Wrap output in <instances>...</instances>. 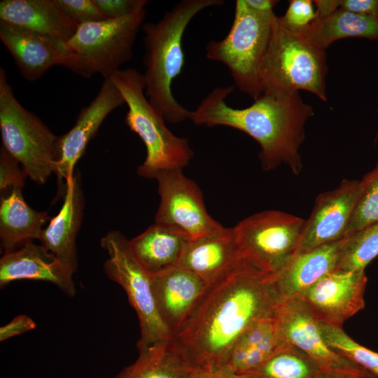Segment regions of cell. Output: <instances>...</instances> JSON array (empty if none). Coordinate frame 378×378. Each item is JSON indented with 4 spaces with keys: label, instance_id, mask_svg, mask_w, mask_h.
Here are the masks:
<instances>
[{
    "label": "cell",
    "instance_id": "obj_42",
    "mask_svg": "<svg viewBox=\"0 0 378 378\" xmlns=\"http://www.w3.org/2000/svg\"><path fill=\"white\" fill-rule=\"evenodd\" d=\"M371 378H378V377H377L376 376H374V375L372 374Z\"/></svg>",
    "mask_w": 378,
    "mask_h": 378
},
{
    "label": "cell",
    "instance_id": "obj_8",
    "mask_svg": "<svg viewBox=\"0 0 378 378\" xmlns=\"http://www.w3.org/2000/svg\"><path fill=\"white\" fill-rule=\"evenodd\" d=\"M146 14L144 7L124 18L78 25L66 43L70 55L63 66L86 78L95 74L110 78L132 59Z\"/></svg>",
    "mask_w": 378,
    "mask_h": 378
},
{
    "label": "cell",
    "instance_id": "obj_30",
    "mask_svg": "<svg viewBox=\"0 0 378 378\" xmlns=\"http://www.w3.org/2000/svg\"><path fill=\"white\" fill-rule=\"evenodd\" d=\"M323 337L334 351L378 377V353L360 344L342 329L320 322Z\"/></svg>",
    "mask_w": 378,
    "mask_h": 378
},
{
    "label": "cell",
    "instance_id": "obj_19",
    "mask_svg": "<svg viewBox=\"0 0 378 378\" xmlns=\"http://www.w3.org/2000/svg\"><path fill=\"white\" fill-rule=\"evenodd\" d=\"M73 274L52 253L34 241L4 252L0 259V287L17 280L53 284L66 296L76 294Z\"/></svg>",
    "mask_w": 378,
    "mask_h": 378
},
{
    "label": "cell",
    "instance_id": "obj_13",
    "mask_svg": "<svg viewBox=\"0 0 378 378\" xmlns=\"http://www.w3.org/2000/svg\"><path fill=\"white\" fill-rule=\"evenodd\" d=\"M367 276L365 270H335L307 290L300 298L320 322L342 327L365 307Z\"/></svg>",
    "mask_w": 378,
    "mask_h": 378
},
{
    "label": "cell",
    "instance_id": "obj_28",
    "mask_svg": "<svg viewBox=\"0 0 378 378\" xmlns=\"http://www.w3.org/2000/svg\"><path fill=\"white\" fill-rule=\"evenodd\" d=\"M318 368L305 354L285 345L258 368L241 375L243 378H313Z\"/></svg>",
    "mask_w": 378,
    "mask_h": 378
},
{
    "label": "cell",
    "instance_id": "obj_23",
    "mask_svg": "<svg viewBox=\"0 0 378 378\" xmlns=\"http://www.w3.org/2000/svg\"><path fill=\"white\" fill-rule=\"evenodd\" d=\"M50 219L48 211H36L27 204L22 188H14L1 196L0 241L4 252L38 240L44 225Z\"/></svg>",
    "mask_w": 378,
    "mask_h": 378
},
{
    "label": "cell",
    "instance_id": "obj_37",
    "mask_svg": "<svg viewBox=\"0 0 378 378\" xmlns=\"http://www.w3.org/2000/svg\"><path fill=\"white\" fill-rule=\"evenodd\" d=\"M188 378H243L225 363L192 368Z\"/></svg>",
    "mask_w": 378,
    "mask_h": 378
},
{
    "label": "cell",
    "instance_id": "obj_17",
    "mask_svg": "<svg viewBox=\"0 0 378 378\" xmlns=\"http://www.w3.org/2000/svg\"><path fill=\"white\" fill-rule=\"evenodd\" d=\"M343 240L298 252L279 271L270 275V286L277 306L300 298L323 276L336 270Z\"/></svg>",
    "mask_w": 378,
    "mask_h": 378
},
{
    "label": "cell",
    "instance_id": "obj_27",
    "mask_svg": "<svg viewBox=\"0 0 378 378\" xmlns=\"http://www.w3.org/2000/svg\"><path fill=\"white\" fill-rule=\"evenodd\" d=\"M139 355L113 378H188L192 368L169 341L136 347Z\"/></svg>",
    "mask_w": 378,
    "mask_h": 378
},
{
    "label": "cell",
    "instance_id": "obj_26",
    "mask_svg": "<svg viewBox=\"0 0 378 378\" xmlns=\"http://www.w3.org/2000/svg\"><path fill=\"white\" fill-rule=\"evenodd\" d=\"M278 349L275 316L253 323L238 338L223 363L239 374L260 366Z\"/></svg>",
    "mask_w": 378,
    "mask_h": 378
},
{
    "label": "cell",
    "instance_id": "obj_18",
    "mask_svg": "<svg viewBox=\"0 0 378 378\" xmlns=\"http://www.w3.org/2000/svg\"><path fill=\"white\" fill-rule=\"evenodd\" d=\"M150 278L158 314L173 335L208 284L195 272L178 266L150 274Z\"/></svg>",
    "mask_w": 378,
    "mask_h": 378
},
{
    "label": "cell",
    "instance_id": "obj_33",
    "mask_svg": "<svg viewBox=\"0 0 378 378\" xmlns=\"http://www.w3.org/2000/svg\"><path fill=\"white\" fill-rule=\"evenodd\" d=\"M63 12L77 24L106 20L94 0H56Z\"/></svg>",
    "mask_w": 378,
    "mask_h": 378
},
{
    "label": "cell",
    "instance_id": "obj_22",
    "mask_svg": "<svg viewBox=\"0 0 378 378\" xmlns=\"http://www.w3.org/2000/svg\"><path fill=\"white\" fill-rule=\"evenodd\" d=\"M0 21L51 36L64 43L78 27L56 0H1Z\"/></svg>",
    "mask_w": 378,
    "mask_h": 378
},
{
    "label": "cell",
    "instance_id": "obj_36",
    "mask_svg": "<svg viewBox=\"0 0 378 378\" xmlns=\"http://www.w3.org/2000/svg\"><path fill=\"white\" fill-rule=\"evenodd\" d=\"M36 324L29 316L20 314L15 316L9 323L0 328V341L4 342L13 337L35 329Z\"/></svg>",
    "mask_w": 378,
    "mask_h": 378
},
{
    "label": "cell",
    "instance_id": "obj_15",
    "mask_svg": "<svg viewBox=\"0 0 378 378\" xmlns=\"http://www.w3.org/2000/svg\"><path fill=\"white\" fill-rule=\"evenodd\" d=\"M124 104V98L111 78H104L97 94L82 109L74 125L59 136L55 174L60 188L74 174L77 162L105 118Z\"/></svg>",
    "mask_w": 378,
    "mask_h": 378
},
{
    "label": "cell",
    "instance_id": "obj_1",
    "mask_svg": "<svg viewBox=\"0 0 378 378\" xmlns=\"http://www.w3.org/2000/svg\"><path fill=\"white\" fill-rule=\"evenodd\" d=\"M270 276L241 260L208 285L170 340L190 368L223 363L253 323L275 316Z\"/></svg>",
    "mask_w": 378,
    "mask_h": 378
},
{
    "label": "cell",
    "instance_id": "obj_25",
    "mask_svg": "<svg viewBox=\"0 0 378 378\" xmlns=\"http://www.w3.org/2000/svg\"><path fill=\"white\" fill-rule=\"evenodd\" d=\"M297 31L326 50L334 41L344 38L378 41V18L338 8L328 15L318 17L306 27Z\"/></svg>",
    "mask_w": 378,
    "mask_h": 378
},
{
    "label": "cell",
    "instance_id": "obj_10",
    "mask_svg": "<svg viewBox=\"0 0 378 378\" xmlns=\"http://www.w3.org/2000/svg\"><path fill=\"white\" fill-rule=\"evenodd\" d=\"M100 245L108 255L104 264L105 274L124 289L137 315L141 335L136 347L171 340L172 332L157 310L150 274L134 255L130 239L112 230L101 239Z\"/></svg>",
    "mask_w": 378,
    "mask_h": 378
},
{
    "label": "cell",
    "instance_id": "obj_16",
    "mask_svg": "<svg viewBox=\"0 0 378 378\" xmlns=\"http://www.w3.org/2000/svg\"><path fill=\"white\" fill-rule=\"evenodd\" d=\"M0 39L21 76L31 82L54 66H64L70 55L66 43L3 21Z\"/></svg>",
    "mask_w": 378,
    "mask_h": 378
},
{
    "label": "cell",
    "instance_id": "obj_29",
    "mask_svg": "<svg viewBox=\"0 0 378 378\" xmlns=\"http://www.w3.org/2000/svg\"><path fill=\"white\" fill-rule=\"evenodd\" d=\"M378 255V222L344 238L337 270L358 271Z\"/></svg>",
    "mask_w": 378,
    "mask_h": 378
},
{
    "label": "cell",
    "instance_id": "obj_12",
    "mask_svg": "<svg viewBox=\"0 0 378 378\" xmlns=\"http://www.w3.org/2000/svg\"><path fill=\"white\" fill-rule=\"evenodd\" d=\"M275 323L278 348L285 345L295 347L321 369L360 366L328 346L320 321L302 299L295 298L279 304Z\"/></svg>",
    "mask_w": 378,
    "mask_h": 378
},
{
    "label": "cell",
    "instance_id": "obj_11",
    "mask_svg": "<svg viewBox=\"0 0 378 378\" xmlns=\"http://www.w3.org/2000/svg\"><path fill=\"white\" fill-rule=\"evenodd\" d=\"M160 202L155 223L178 227L194 239L223 225L208 214L197 184L176 169L158 173L155 178Z\"/></svg>",
    "mask_w": 378,
    "mask_h": 378
},
{
    "label": "cell",
    "instance_id": "obj_14",
    "mask_svg": "<svg viewBox=\"0 0 378 378\" xmlns=\"http://www.w3.org/2000/svg\"><path fill=\"white\" fill-rule=\"evenodd\" d=\"M360 191V181L344 179L318 195L304 220L297 253L344 239Z\"/></svg>",
    "mask_w": 378,
    "mask_h": 378
},
{
    "label": "cell",
    "instance_id": "obj_31",
    "mask_svg": "<svg viewBox=\"0 0 378 378\" xmlns=\"http://www.w3.org/2000/svg\"><path fill=\"white\" fill-rule=\"evenodd\" d=\"M360 183L361 191L348 225L346 237L378 222V162L375 167L363 177Z\"/></svg>",
    "mask_w": 378,
    "mask_h": 378
},
{
    "label": "cell",
    "instance_id": "obj_38",
    "mask_svg": "<svg viewBox=\"0 0 378 378\" xmlns=\"http://www.w3.org/2000/svg\"><path fill=\"white\" fill-rule=\"evenodd\" d=\"M372 374L358 366L356 368H318L313 378H371Z\"/></svg>",
    "mask_w": 378,
    "mask_h": 378
},
{
    "label": "cell",
    "instance_id": "obj_21",
    "mask_svg": "<svg viewBox=\"0 0 378 378\" xmlns=\"http://www.w3.org/2000/svg\"><path fill=\"white\" fill-rule=\"evenodd\" d=\"M233 227L220 229L190 239L176 266L190 270L207 284L217 280L241 260Z\"/></svg>",
    "mask_w": 378,
    "mask_h": 378
},
{
    "label": "cell",
    "instance_id": "obj_6",
    "mask_svg": "<svg viewBox=\"0 0 378 378\" xmlns=\"http://www.w3.org/2000/svg\"><path fill=\"white\" fill-rule=\"evenodd\" d=\"M276 15L251 9L244 0L235 1L227 34L205 46L206 57L224 64L236 86L253 100L262 95L261 69L272 38Z\"/></svg>",
    "mask_w": 378,
    "mask_h": 378
},
{
    "label": "cell",
    "instance_id": "obj_35",
    "mask_svg": "<svg viewBox=\"0 0 378 378\" xmlns=\"http://www.w3.org/2000/svg\"><path fill=\"white\" fill-rule=\"evenodd\" d=\"M106 19L126 17L146 7V0H94Z\"/></svg>",
    "mask_w": 378,
    "mask_h": 378
},
{
    "label": "cell",
    "instance_id": "obj_3",
    "mask_svg": "<svg viewBox=\"0 0 378 378\" xmlns=\"http://www.w3.org/2000/svg\"><path fill=\"white\" fill-rule=\"evenodd\" d=\"M223 3V0H181L159 21L142 25L146 96L168 122H183L190 113L176 100L172 90V82L184 65V32L202 10Z\"/></svg>",
    "mask_w": 378,
    "mask_h": 378
},
{
    "label": "cell",
    "instance_id": "obj_34",
    "mask_svg": "<svg viewBox=\"0 0 378 378\" xmlns=\"http://www.w3.org/2000/svg\"><path fill=\"white\" fill-rule=\"evenodd\" d=\"M318 17L311 0H291L281 22L288 28L299 30L306 27Z\"/></svg>",
    "mask_w": 378,
    "mask_h": 378
},
{
    "label": "cell",
    "instance_id": "obj_2",
    "mask_svg": "<svg viewBox=\"0 0 378 378\" xmlns=\"http://www.w3.org/2000/svg\"><path fill=\"white\" fill-rule=\"evenodd\" d=\"M234 85L216 87L190 111L189 120L197 125L226 126L240 130L260 146L259 158L265 171L286 164L295 175L303 167L299 149L304 126L314 115L298 91L262 94L248 107L234 108L225 99Z\"/></svg>",
    "mask_w": 378,
    "mask_h": 378
},
{
    "label": "cell",
    "instance_id": "obj_7",
    "mask_svg": "<svg viewBox=\"0 0 378 378\" xmlns=\"http://www.w3.org/2000/svg\"><path fill=\"white\" fill-rule=\"evenodd\" d=\"M0 132L2 147L27 177L43 184L56 172L59 136L17 100L6 71L0 68Z\"/></svg>",
    "mask_w": 378,
    "mask_h": 378
},
{
    "label": "cell",
    "instance_id": "obj_41",
    "mask_svg": "<svg viewBox=\"0 0 378 378\" xmlns=\"http://www.w3.org/2000/svg\"><path fill=\"white\" fill-rule=\"evenodd\" d=\"M313 2L316 6L318 17L328 15L339 8L337 0H316Z\"/></svg>",
    "mask_w": 378,
    "mask_h": 378
},
{
    "label": "cell",
    "instance_id": "obj_24",
    "mask_svg": "<svg viewBox=\"0 0 378 378\" xmlns=\"http://www.w3.org/2000/svg\"><path fill=\"white\" fill-rule=\"evenodd\" d=\"M190 239L178 227L155 223L130 239V244L142 267L149 274H154L176 266Z\"/></svg>",
    "mask_w": 378,
    "mask_h": 378
},
{
    "label": "cell",
    "instance_id": "obj_40",
    "mask_svg": "<svg viewBox=\"0 0 378 378\" xmlns=\"http://www.w3.org/2000/svg\"><path fill=\"white\" fill-rule=\"evenodd\" d=\"M246 4L252 10L260 13L273 11V8L278 3L275 0H244Z\"/></svg>",
    "mask_w": 378,
    "mask_h": 378
},
{
    "label": "cell",
    "instance_id": "obj_39",
    "mask_svg": "<svg viewBox=\"0 0 378 378\" xmlns=\"http://www.w3.org/2000/svg\"><path fill=\"white\" fill-rule=\"evenodd\" d=\"M337 4L344 10L378 18V0H337Z\"/></svg>",
    "mask_w": 378,
    "mask_h": 378
},
{
    "label": "cell",
    "instance_id": "obj_20",
    "mask_svg": "<svg viewBox=\"0 0 378 378\" xmlns=\"http://www.w3.org/2000/svg\"><path fill=\"white\" fill-rule=\"evenodd\" d=\"M84 202L80 174L76 172L66 179L62 207L43 230L38 239L72 274L78 267L76 237L81 225Z\"/></svg>",
    "mask_w": 378,
    "mask_h": 378
},
{
    "label": "cell",
    "instance_id": "obj_4",
    "mask_svg": "<svg viewBox=\"0 0 378 378\" xmlns=\"http://www.w3.org/2000/svg\"><path fill=\"white\" fill-rule=\"evenodd\" d=\"M122 95L128 110L125 121L141 139L146 149L137 174L154 178L160 172L181 169L194 156L187 138L175 135L164 117L151 105L145 93L144 75L133 68L120 69L110 77Z\"/></svg>",
    "mask_w": 378,
    "mask_h": 378
},
{
    "label": "cell",
    "instance_id": "obj_5",
    "mask_svg": "<svg viewBox=\"0 0 378 378\" xmlns=\"http://www.w3.org/2000/svg\"><path fill=\"white\" fill-rule=\"evenodd\" d=\"M326 50L276 16L261 69L262 94L304 90L326 101Z\"/></svg>",
    "mask_w": 378,
    "mask_h": 378
},
{
    "label": "cell",
    "instance_id": "obj_9",
    "mask_svg": "<svg viewBox=\"0 0 378 378\" xmlns=\"http://www.w3.org/2000/svg\"><path fill=\"white\" fill-rule=\"evenodd\" d=\"M304 220L278 210L256 213L233 227L240 258L272 275L297 253Z\"/></svg>",
    "mask_w": 378,
    "mask_h": 378
},
{
    "label": "cell",
    "instance_id": "obj_32",
    "mask_svg": "<svg viewBox=\"0 0 378 378\" xmlns=\"http://www.w3.org/2000/svg\"><path fill=\"white\" fill-rule=\"evenodd\" d=\"M25 172L19 162L4 148L0 150V191L1 196L14 188H22L26 178Z\"/></svg>",
    "mask_w": 378,
    "mask_h": 378
}]
</instances>
